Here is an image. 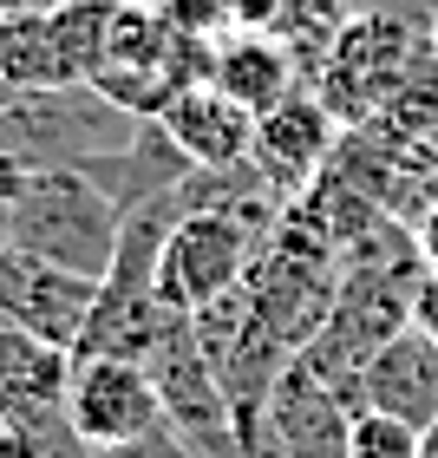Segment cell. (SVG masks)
<instances>
[{
  "label": "cell",
  "mask_w": 438,
  "mask_h": 458,
  "mask_svg": "<svg viewBox=\"0 0 438 458\" xmlns=\"http://www.w3.org/2000/svg\"><path fill=\"white\" fill-rule=\"evenodd\" d=\"M118 216L124 210L86 171L46 164V171H33L27 191L13 197L7 242L39 256V262H53V268H72V276H86V282H105L112 249H118Z\"/></svg>",
  "instance_id": "1"
},
{
  "label": "cell",
  "mask_w": 438,
  "mask_h": 458,
  "mask_svg": "<svg viewBox=\"0 0 438 458\" xmlns=\"http://www.w3.org/2000/svg\"><path fill=\"white\" fill-rule=\"evenodd\" d=\"M425 53H432V33L419 47V27H412L406 13L366 0V7L347 13V27L333 33L327 59L315 66V92L341 124H366V118H380V106L406 86V72L419 66Z\"/></svg>",
  "instance_id": "2"
},
{
  "label": "cell",
  "mask_w": 438,
  "mask_h": 458,
  "mask_svg": "<svg viewBox=\"0 0 438 458\" xmlns=\"http://www.w3.org/2000/svg\"><path fill=\"white\" fill-rule=\"evenodd\" d=\"M66 380H72V347L39 341L0 315V426H20L46 458L86 452V439L66 420Z\"/></svg>",
  "instance_id": "3"
},
{
  "label": "cell",
  "mask_w": 438,
  "mask_h": 458,
  "mask_svg": "<svg viewBox=\"0 0 438 458\" xmlns=\"http://www.w3.org/2000/svg\"><path fill=\"white\" fill-rule=\"evenodd\" d=\"M262 249H268V236L242 216H223V210L177 216L164 262H157V301L177 308V315H197V308H210L216 295L248 282V262Z\"/></svg>",
  "instance_id": "4"
},
{
  "label": "cell",
  "mask_w": 438,
  "mask_h": 458,
  "mask_svg": "<svg viewBox=\"0 0 438 458\" xmlns=\"http://www.w3.org/2000/svg\"><path fill=\"white\" fill-rule=\"evenodd\" d=\"M66 420L86 445H151L164 432V400L151 367L124 353H86L66 380Z\"/></svg>",
  "instance_id": "5"
},
{
  "label": "cell",
  "mask_w": 438,
  "mask_h": 458,
  "mask_svg": "<svg viewBox=\"0 0 438 458\" xmlns=\"http://www.w3.org/2000/svg\"><path fill=\"white\" fill-rule=\"evenodd\" d=\"M144 367H151V386L164 400V432H171V439L203 445V439H223V432L236 426L229 393H223L210 353H203V341H197V321L190 315H177V308H171V321L157 327Z\"/></svg>",
  "instance_id": "6"
},
{
  "label": "cell",
  "mask_w": 438,
  "mask_h": 458,
  "mask_svg": "<svg viewBox=\"0 0 438 458\" xmlns=\"http://www.w3.org/2000/svg\"><path fill=\"white\" fill-rule=\"evenodd\" d=\"M333 144H341V118L321 106L315 86H301V92H288L275 112L256 118V144H248V157H256V171L295 203L307 183L327 171Z\"/></svg>",
  "instance_id": "7"
},
{
  "label": "cell",
  "mask_w": 438,
  "mask_h": 458,
  "mask_svg": "<svg viewBox=\"0 0 438 458\" xmlns=\"http://www.w3.org/2000/svg\"><path fill=\"white\" fill-rule=\"evenodd\" d=\"M92 295H98V282L72 276V268H53V262H39V256H27V249H13V242H0V315L20 321L27 335L72 347L86 335Z\"/></svg>",
  "instance_id": "8"
},
{
  "label": "cell",
  "mask_w": 438,
  "mask_h": 458,
  "mask_svg": "<svg viewBox=\"0 0 438 458\" xmlns=\"http://www.w3.org/2000/svg\"><path fill=\"white\" fill-rule=\"evenodd\" d=\"M347 406H380V412H400L412 426H432L438 420V341L419 335V327H400L360 367Z\"/></svg>",
  "instance_id": "9"
},
{
  "label": "cell",
  "mask_w": 438,
  "mask_h": 458,
  "mask_svg": "<svg viewBox=\"0 0 438 458\" xmlns=\"http://www.w3.org/2000/svg\"><path fill=\"white\" fill-rule=\"evenodd\" d=\"M157 124L171 131V144L190 164H236L256 144V112H242L216 79H190L171 106L157 112Z\"/></svg>",
  "instance_id": "10"
},
{
  "label": "cell",
  "mask_w": 438,
  "mask_h": 458,
  "mask_svg": "<svg viewBox=\"0 0 438 458\" xmlns=\"http://www.w3.org/2000/svg\"><path fill=\"white\" fill-rule=\"evenodd\" d=\"M210 79L236 98L242 112H275L288 92H301V59L282 47L275 33H262V27H229L216 39V53H210Z\"/></svg>",
  "instance_id": "11"
},
{
  "label": "cell",
  "mask_w": 438,
  "mask_h": 458,
  "mask_svg": "<svg viewBox=\"0 0 438 458\" xmlns=\"http://www.w3.org/2000/svg\"><path fill=\"white\" fill-rule=\"evenodd\" d=\"M268 420H275L288 458H347L353 406H347L327 380H315V373H307L301 360L282 373V386H275V393H268Z\"/></svg>",
  "instance_id": "12"
},
{
  "label": "cell",
  "mask_w": 438,
  "mask_h": 458,
  "mask_svg": "<svg viewBox=\"0 0 438 458\" xmlns=\"http://www.w3.org/2000/svg\"><path fill=\"white\" fill-rule=\"evenodd\" d=\"M98 191H105L118 210H138V203H151V197H171L183 177H190V157L171 144V131H164L157 118H144L131 138L118 144V151L105 157H92V164H79Z\"/></svg>",
  "instance_id": "13"
},
{
  "label": "cell",
  "mask_w": 438,
  "mask_h": 458,
  "mask_svg": "<svg viewBox=\"0 0 438 458\" xmlns=\"http://www.w3.org/2000/svg\"><path fill=\"white\" fill-rule=\"evenodd\" d=\"M0 79H7L13 92L79 86V79L66 72V53H59L53 7H33V13H7V20H0Z\"/></svg>",
  "instance_id": "14"
},
{
  "label": "cell",
  "mask_w": 438,
  "mask_h": 458,
  "mask_svg": "<svg viewBox=\"0 0 438 458\" xmlns=\"http://www.w3.org/2000/svg\"><path fill=\"white\" fill-rule=\"evenodd\" d=\"M419 432L400 420V412H380V406H353V426H347V458H419Z\"/></svg>",
  "instance_id": "15"
},
{
  "label": "cell",
  "mask_w": 438,
  "mask_h": 458,
  "mask_svg": "<svg viewBox=\"0 0 438 458\" xmlns=\"http://www.w3.org/2000/svg\"><path fill=\"white\" fill-rule=\"evenodd\" d=\"M412 327L438 341V268H419V282H412Z\"/></svg>",
  "instance_id": "16"
},
{
  "label": "cell",
  "mask_w": 438,
  "mask_h": 458,
  "mask_svg": "<svg viewBox=\"0 0 438 458\" xmlns=\"http://www.w3.org/2000/svg\"><path fill=\"white\" fill-rule=\"evenodd\" d=\"M412 242H419V262H425V268H438V197L425 203L419 216H412Z\"/></svg>",
  "instance_id": "17"
},
{
  "label": "cell",
  "mask_w": 438,
  "mask_h": 458,
  "mask_svg": "<svg viewBox=\"0 0 438 458\" xmlns=\"http://www.w3.org/2000/svg\"><path fill=\"white\" fill-rule=\"evenodd\" d=\"M0 458H46V452H39L20 426H0Z\"/></svg>",
  "instance_id": "18"
},
{
  "label": "cell",
  "mask_w": 438,
  "mask_h": 458,
  "mask_svg": "<svg viewBox=\"0 0 438 458\" xmlns=\"http://www.w3.org/2000/svg\"><path fill=\"white\" fill-rule=\"evenodd\" d=\"M79 458H157V439L151 445H86Z\"/></svg>",
  "instance_id": "19"
},
{
  "label": "cell",
  "mask_w": 438,
  "mask_h": 458,
  "mask_svg": "<svg viewBox=\"0 0 438 458\" xmlns=\"http://www.w3.org/2000/svg\"><path fill=\"white\" fill-rule=\"evenodd\" d=\"M33 7H53V0H0V20L7 13H33Z\"/></svg>",
  "instance_id": "20"
},
{
  "label": "cell",
  "mask_w": 438,
  "mask_h": 458,
  "mask_svg": "<svg viewBox=\"0 0 438 458\" xmlns=\"http://www.w3.org/2000/svg\"><path fill=\"white\" fill-rule=\"evenodd\" d=\"M419 458H438V420H432V426L419 432Z\"/></svg>",
  "instance_id": "21"
},
{
  "label": "cell",
  "mask_w": 438,
  "mask_h": 458,
  "mask_svg": "<svg viewBox=\"0 0 438 458\" xmlns=\"http://www.w3.org/2000/svg\"><path fill=\"white\" fill-rule=\"evenodd\" d=\"M425 33H432V53H438V7H432V27H425Z\"/></svg>",
  "instance_id": "22"
},
{
  "label": "cell",
  "mask_w": 438,
  "mask_h": 458,
  "mask_svg": "<svg viewBox=\"0 0 438 458\" xmlns=\"http://www.w3.org/2000/svg\"><path fill=\"white\" fill-rule=\"evenodd\" d=\"M7 98H13V86H7V79H0V106H7Z\"/></svg>",
  "instance_id": "23"
},
{
  "label": "cell",
  "mask_w": 438,
  "mask_h": 458,
  "mask_svg": "<svg viewBox=\"0 0 438 458\" xmlns=\"http://www.w3.org/2000/svg\"><path fill=\"white\" fill-rule=\"evenodd\" d=\"M0 242H7V210H0Z\"/></svg>",
  "instance_id": "24"
}]
</instances>
